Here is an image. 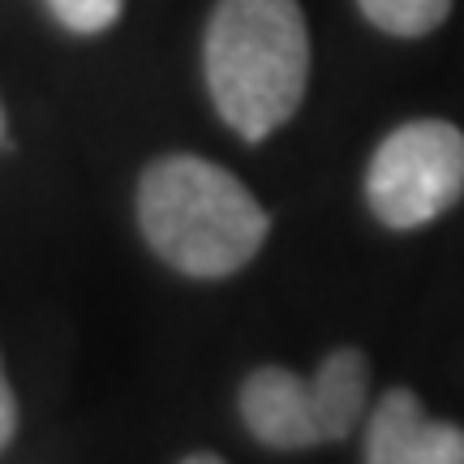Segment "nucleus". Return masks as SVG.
Listing matches in <instances>:
<instances>
[{
	"label": "nucleus",
	"mask_w": 464,
	"mask_h": 464,
	"mask_svg": "<svg viewBox=\"0 0 464 464\" xmlns=\"http://www.w3.org/2000/svg\"><path fill=\"white\" fill-rule=\"evenodd\" d=\"M464 194V133L448 121H409L382 138L365 172L370 211L387 228H421Z\"/></svg>",
	"instance_id": "obj_3"
},
{
	"label": "nucleus",
	"mask_w": 464,
	"mask_h": 464,
	"mask_svg": "<svg viewBox=\"0 0 464 464\" xmlns=\"http://www.w3.org/2000/svg\"><path fill=\"white\" fill-rule=\"evenodd\" d=\"M14 430H17V400H14L9 379H5V370H0V451L9 448Z\"/></svg>",
	"instance_id": "obj_9"
},
{
	"label": "nucleus",
	"mask_w": 464,
	"mask_h": 464,
	"mask_svg": "<svg viewBox=\"0 0 464 464\" xmlns=\"http://www.w3.org/2000/svg\"><path fill=\"white\" fill-rule=\"evenodd\" d=\"M147 246L189 280H224L263 249L271 219L228 168L198 155H164L138 181Z\"/></svg>",
	"instance_id": "obj_1"
},
{
	"label": "nucleus",
	"mask_w": 464,
	"mask_h": 464,
	"mask_svg": "<svg viewBox=\"0 0 464 464\" xmlns=\"http://www.w3.org/2000/svg\"><path fill=\"white\" fill-rule=\"evenodd\" d=\"M125 0H48L52 17L73 34H100L121 17Z\"/></svg>",
	"instance_id": "obj_8"
},
{
	"label": "nucleus",
	"mask_w": 464,
	"mask_h": 464,
	"mask_svg": "<svg viewBox=\"0 0 464 464\" xmlns=\"http://www.w3.org/2000/svg\"><path fill=\"white\" fill-rule=\"evenodd\" d=\"M0 142H5V112H0Z\"/></svg>",
	"instance_id": "obj_11"
},
{
	"label": "nucleus",
	"mask_w": 464,
	"mask_h": 464,
	"mask_svg": "<svg viewBox=\"0 0 464 464\" xmlns=\"http://www.w3.org/2000/svg\"><path fill=\"white\" fill-rule=\"evenodd\" d=\"M362 14L387 34L421 39L451 14V0H357Z\"/></svg>",
	"instance_id": "obj_7"
},
{
	"label": "nucleus",
	"mask_w": 464,
	"mask_h": 464,
	"mask_svg": "<svg viewBox=\"0 0 464 464\" xmlns=\"http://www.w3.org/2000/svg\"><path fill=\"white\" fill-rule=\"evenodd\" d=\"M365 464H464V430L426 417L413 392H387L365 421Z\"/></svg>",
	"instance_id": "obj_4"
},
{
	"label": "nucleus",
	"mask_w": 464,
	"mask_h": 464,
	"mask_svg": "<svg viewBox=\"0 0 464 464\" xmlns=\"http://www.w3.org/2000/svg\"><path fill=\"white\" fill-rule=\"evenodd\" d=\"M202 65L228 130L249 142L276 133L310 86V31L297 0H219Z\"/></svg>",
	"instance_id": "obj_2"
},
{
	"label": "nucleus",
	"mask_w": 464,
	"mask_h": 464,
	"mask_svg": "<svg viewBox=\"0 0 464 464\" xmlns=\"http://www.w3.org/2000/svg\"><path fill=\"white\" fill-rule=\"evenodd\" d=\"M241 421L266 448L301 451L323 443L310 379H301L284 365H263L246 379V387H241Z\"/></svg>",
	"instance_id": "obj_5"
},
{
	"label": "nucleus",
	"mask_w": 464,
	"mask_h": 464,
	"mask_svg": "<svg viewBox=\"0 0 464 464\" xmlns=\"http://www.w3.org/2000/svg\"><path fill=\"white\" fill-rule=\"evenodd\" d=\"M181 464H224L219 456H211V451H194V456H185Z\"/></svg>",
	"instance_id": "obj_10"
},
{
	"label": "nucleus",
	"mask_w": 464,
	"mask_h": 464,
	"mask_svg": "<svg viewBox=\"0 0 464 464\" xmlns=\"http://www.w3.org/2000/svg\"><path fill=\"white\" fill-rule=\"evenodd\" d=\"M365 382H370V365L357 348H335L327 362L318 365L310 379V396H314V417L323 443L348 439L357 430L365 413Z\"/></svg>",
	"instance_id": "obj_6"
}]
</instances>
